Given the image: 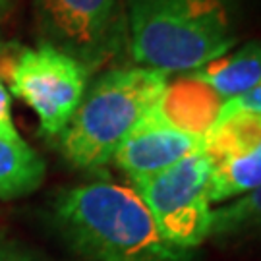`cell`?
<instances>
[{
	"mask_svg": "<svg viewBox=\"0 0 261 261\" xmlns=\"http://www.w3.org/2000/svg\"><path fill=\"white\" fill-rule=\"evenodd\" d=\"M0 138L8 141H19V132L12 118V101H10V91L0 80Z\"/></svg>",
	"mask_w": 261,
	"mask_h": 261,
	"instance_id": "13",
	"label": "cell"
},
{
	"mask_svg": "<svg viewBox=\"0 0 261 261\" xmlns=\"http://www.w3.org/2000/svg\"><path fill=\"white\" fill-rule=\"evenodd\" d=\"M232 111H252V112H259L261 114V85L257 89H253L250 93L240 95V97H234V99H228L223 107V112H232Z\"/></svg>",
	"mask_w": 261,
	"mask_h": 261,
	"instance_id": "14",
	"label": "cell"
},
{
	"mask_svg": "<svg viewBox=\"0 0 261 261\" xmlns=\"http://www.w3.org/2000/svg\"><path fill=\"white\" fill-rule=\"evenodd\" d=\"M0 261H41L35 255L28 252H21L10 246H0Z\"/></svg>",
	"mask_w": 261,
	"mask_h": 261,
	"instance_id": "15",
	"label": "cell"
},
{
	"mask_svg": "<svg viewBox=\"0 0 261 261\" xmlns=\"http://www.w3.org/2000/svg\"><path fill=\"white\" fill-rule=\"evenodd\" d=\"M197 151H203V140L168 128L149 112L122 141L112 161L134 182L174 167Z\"/></svg>",
	"mask_w": 261,
	"mask_h": 261,
	"instance_id": "7",
	"label": "cell"
},
{
	"mask_svg": "<svg viewBox=\"0 0 261 261\" xmlns=\"http://www.w3.org/2000/svg\"><path fill=\"white\" fill-rule=\"evenodd\" d=\"M224 103L207 84L192 74H180L174 82H167L151 114L172 130L205 140L221 118Z\"/></svg>",
	"mask_w": 261,
	"mask_h": 261,
	"instance_id": "8",
	"label": "cell"
},
{
	"mask_svg": "<svg viewBox=\"0 0 261 261\" xmlns=\"http://www.w3.org/2000/svg\"><path fill=\"white\" fill-rule=\"evenodd\" d=\"M8 2H10V0H0V10L4 8V6H6V4H8Z\"/></svg>",
	"mask_w": 261,
	"mask_h": 261,
	"instance_id": "16",
	"label": "cell"
},
{
	"mask_svg": "<svg viewBox=\"0 0 261 261\" xmlns=\"http://www.w3.org/2000/svg\"><path fill=\"white\" fill-rule=\"evenodd\" d=\"M257 188H261V141L211 167V203H226Z\"/></svg>",
	"mask_w": 261,
	"mask_h": 261,
	"instance_id": "10",
	"label": "cell"
},
{
	"mask_svg": "<svg viewBox=\"0 0 261 261\" xmlns=\"http://www.w3.org/2000/svg\"><path fill=\"white\" fill-rule=\"evenodd\" d=\"M261 234V188L213 209L209 236L240 238Z\"/></svg>",
	"mask_w": 261,
	"mask_h": 261,
	"instance_id": "12",
	"label": "cell"
},
{
	"mask_svg": "<svg viewBox=\"0 0 261 261\" xmlns=\"http://www.w3.org/2000/svg\"><path fill=\"white\" fill-rule=\"evenodd\" d=\"M55 217L66 240L91 261H188L168 244L132 186L89 182L62 192Z\"/></svg>",
	"mask_w": 261,
	"mask_h": 261,
	"instance_id": "1",
	"label": "cell"
},
{
	"mask_svg": "<svg viewBox=\"0 0 261 261\" xmlns=\"http://www.w3.org/2000/svg\"><path fill=\"white\" fill-rule=\"evenodd\" d=\"M188 74L207 84L224 101L250 93L261 85V43L253 41L228 50Z\"/></svg>",
	"mask_w": 261,
	"mask_h": 261,
	"instance_id": "9",
	"label": "cell"
},
{
	"mask_svg": "<svg viewBox=\"0 0 261 261\" xmlns=\"http://www.w3.org/2000/svg\"><path fill=\"white\" fill-rule=\"evenodd\" d=\"M128 45L138 66L188 74L236 43L224 0H122Z\"/></svg>",
	"mask_w": 261,
	"mask_h": 261,
	"instance_id": "2",
	"label": "cell"
},
{
	"mask_svg": "<svg viewBox=\"0 0 261 261\" xmlns=\"http://www.w3.org/2000/svg\"><path fill=\"white\" fill-rule=\"evenodd\" d=\"M168 75L147 66L105 72L87 87L72 120L60 134V149L77 168L109 165L116 149L153 111Z\"/></svg>",
	"mask_w": 261,
	"mask_h": 261,
	"instance_id": "3",
	"label": "cell"
},
{
	"mask_svg": "<svg viewBox=\"0 0 261 261\" xmlns=\"http://www.w3.org/2000/svg\"><path fill=\"white\" fill-rule=\"evenodd\" d=\"M45 178V163L23 140L0 138V199H16L35 192Z\"/></svg>",
	"mask_w": 261,
	"mask_h": 261,
	"instance_id": "11",
	"label": "cell"
},
{
	"mask_svg": "<svg viewBox=\"0 0 261 261\" xmlns=\"http://www.w3.org/2000/svg\"><path fill=\"white\" fill-rule=\"evenodd\" d=\"M89 70L74 56L43 43L10 60V93L37 114L41 132L60 136L87 91Z\"/></svg>",
	"mask_w": 261,
	"mask_h": 261,
	"instance_id": "5",
	"label": "cell"
},
{
	"mask_svg": "<svg viewBox=\"0 0 261 261\" xmlns=\"http://www.w3.org/2000/svg\"><path fill=\"white\" fill-rule=\"evenodd\" d=\"M43 35L89 72L103 66L128 41L122 0H35Z\"/></svg>",
	"mask_w": 261,
	"mask_h": 261,
	"instance_id": "6",
	"label": "cell"
},
{
	"mask_svg": "<svg viewBox=\"0 0 261 261\" xmlns=\"http://www.w3.org/2000/svg\"><path fill=\"white\" fill-rule=\"evenodd\" d=\"M209 180L211 163L197 151L159 174L134 180L132 188L147 205L163 238L188 252L209 238Z\"/></svg>",
	"mask_w": 261,
	"mask_h": 261,
	"instance_id": "4",
	"label": "cell"
}]
</instances>
